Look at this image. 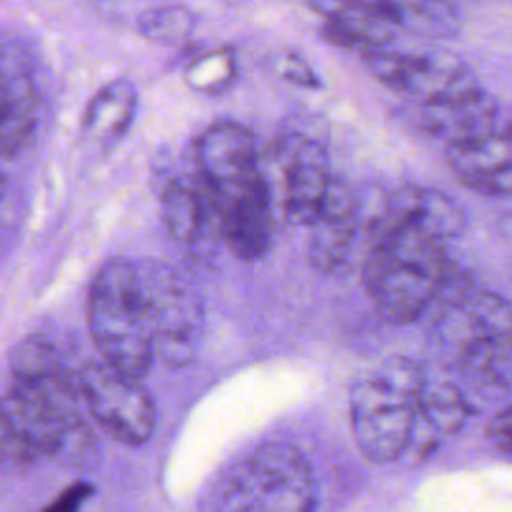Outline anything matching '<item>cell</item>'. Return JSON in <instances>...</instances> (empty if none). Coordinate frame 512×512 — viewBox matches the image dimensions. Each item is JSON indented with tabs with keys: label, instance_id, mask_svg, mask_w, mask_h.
<instances>
[{
	"label": "cell",
	"instance_id": "obj_1",
	"mask_svg": "<svg viewBox=\"0 0 512 512\" xmlns=\"http://www.w3.org/2000/svg\"><path fill=\"white\" fill-rule=\"evenodd\" d=\"M382 196L368 210L360 272L378 316L402 326L426 316L452 262L442 242L412 224L388 220Z\"/></svg>",
	"mask_w": 512,
	"mask_h": 512
},
{
	"label": "cell",
	"instance_id": "obj_2",
	"mask_svg": "<svg viewBox=\"0 0 512 512\" xmlns=\"http://www.w3.org/2000/svg\"><path fill=\"white\" fill-rule=\"evenodd\" d=\"M428 346L476 394H512V302L474 284L436 302L428 314Z\"/></svg>",
	"mask_w": 512,
	"mask_h": 512
},
{
	"label": "cell",
	"instance_id": "obj_3",
	"mask_svg": "<svg viewBox=\"0 0 512 512\" xmlns=\"http://www.w3.org/2000/svg\"><path fill=\"white\" fill-rule=\"evenodd\" d=\"M424 368L406 356L386 358L350 386V430L360 454L374 464L400 460L414 424Z\"/></svg>",
	"mask_w": 512,
	"mask_h": 512
},
{
	"label": "cell",
	"instance_id": "obj_4",
	"mask_svg": "<svg viewBox=\"0 0 512 512\" xmlns=\"http://www.w3.org/2000/svg\"><path fill=\"white\" fill-rule=\"evenodd\" d=\"M308 460L286 442H266L230 464L210 488L202 512H314Z\"/></svg>",
	"mask_w": 512,
	"mask_h": 512
},
{
	"label": "cell",
	"instance_id": "obj_5",
	"mask_svg": "<svg viewBox=\"0 0 512 512\" xmlns=\"http://www.w3.org/2000/svg\"><path fill=\"white\" fill-rule=\"evenodd\" d=\"M86 322L104 364L136 380L148 374L156 358L146 326L136 260L112 258L100 266L88 290Z\"/></svg>",
	"mask_w": 512,
	"mask_h": 512
},
{
	"label": "cell",
	"instance_id": "obj_6",
	"mask_svg": "<svg viewBox=\"0 0 512 512\" xmlns=\"http://www.w3.org/2000/svg\"><path fill=\"white\" fill-rule=\"evenodd\" d=\"M136 274L154 358L170 368L190 364L204 332L198 286L182 270L158 260H136Z\"/></svg>",
	"mask_w": 512,
	"mask_h": 512
},
{
	"label": "cell",
	"instance_id": "obj_7",
	"mask_svg": "<svg viewBox=\"0 0 512 512\" xmlns=\"http://www.w3.org/2000/svg\"><path fill=\"white\" fill-rule=\"evenodd\" d=\"M358 56L380 84L402 94L406 102H446L482 90L472 68L450 52H402L378 46Z\"/></svg>",
	"mask_w": 512,
	"mask_h": 512
},
{
	"label": "cell",
	"instance_id": "obj_8",
	"mask_svg": "<svg viewBox=\"0 0 512 512\" xmlns=\"http://www.w3.org/2000/svg\"><path fill=\"white\" fill-rule=\"evenodd\" d=\"M82 408L114 440L126 446L144 444L156 426L152 396L142 380L130 378L102 360L74 368Z\"/></svg>",
	"mask_w": 512,
	"mask_h": 512
},
{
	"label": "cell",
	"instance_id": "obj_9",
	"mask_svg": "<svg viewBox=\"0 0 512 512\" xmlns=\"http://www.w3.org/2000/svg\"><path fill=\"white\" fill-rule=\"evenodd\" d=\"M194 158L212 206L246 192L264 176L254 134L234 120L208 124L194 144Z\"/></svg>",
	"mask_w": 512,
	"mask_h": 512
},
{
	"label": "cell",
	"instance_id": "obj_10",
	"mask_svg": "<svg viewBox=\"0 0 512 512\" xmlns=\"http://www.w3.org/2000/svg\"><path fill=\"white\" fill-rule=\"evenodd\" d=\"M366 248L364 198L342 178L332 176L324 204L310 224L308 260L326 276H344Z\"/></svg>",
	"mask_w": 512,
	"mask_h": 512
},
{
	"label": "cell",
	"instance_id": "obj_11",
	"mask_svg": "<svg viewBox=\"0 0 512 512\" xmlns=\"http://www.w3.org/2000/svg\"><path fill=\"white\" fill-rule=\"evenodd\" d=\"M272 156L282 168L284 216L292 224L310 228L332 182L326 146L314 136L288 132L278 138Z\"/></svg>",
	"mask_w": 512,
	"mask_h": 512
},
{
	"label": "cell",
	"instance_id": "obj_12",
	"mask_svg": "<svg viewBox=\"0 0 512 512\" xmlns=\"http://www.w3.org/2000/svg\"><path fill=\"white\" fill-rule=\"evenodd\" d=\"M212 210L218 234L236 258L256 262L268 254L274 236V192L266 172L252 188Z\"/></svg>",
	"mask_w": 512,
	"mask_h": 512
},
{
	"label": "cell",
	"instance_id": "obj_13",
	"mask_svg": "<svg viewBox=\"0 0 512 512\" xmlns=\"http://www.w3.org/2000/svg\"><path fill=\"white\" fill-rule=\"evenodd\" d=\"M444 162L474 194L484 198L512 196V142L498 130L446 144Z\"/></svg>",
	"mask_w": 512,
	"mask_h": 512
},
{
	"label": "cell",
	"instance_id": "obj_14",
	"mask_svg": "<svg viewBox=\"0 0 512 512\" xmlns=\"http://www.w3.org/2000/svg\"><path fill=\"white\" fill-rule=\"evenodd\" d=\"M400 116L418 132L440 138L446 144L496 132L498 104L482 88L470 96L432 104L404 102Z\"/></svg>",
	"mask_w": 512,
	"mask_h": 512
},
{
	"label": "cell",
	"instance_id": "obj_15",
	"mask_svg": "<svg viewBox=\"0 0 512 512\" xmlns=\"http://www.w3.org/2000/svg\"><path fill=\"white\" fill-rule=\"evenodd\" d=\"M468 416L470 404L460 386L426 380L418 396L408 446L400 460L414 464L428 458L464 426Z\"/></svg>",
	"mask_w": 512,
	"mask_h": 512
},
{
	"label": "cell",
	"instance_id": "obj_16",
	"mask_svg": "<svg viewBox=\"0 0 512 512\" xmlns=\"http://www.w3.org/2000/svg\"><path fill=\"white\" fill-rule=\"evenodd\" d=\"M382 208L388 220L412 224L442 244L462 236L468 226L464 206L436 188L398 186L384 192Z\"/></svg>",
	"mask_w": 512,
	"mask_h": 512
},
{
	"label": "cell",
	"instance_id": "obj_17",
	"mask_svg": "<svg viewBox=\"0 0 512 512\" xmlns=\"http://www.w3.org/2000/svg\"><path fill=\"white\" fill-rule=\"evenodd\" d=\"M322 18L326 42L362 54L370 48L390 46L398 26L362 0H308Z\"/></svg>",
	"mask_w": 512,
	"mask_h": 512
},
{
	"label": "cell",
	"instance_id": "obj_18",
	"mask_svg": "<svg viewBox=\"0 0 512 512\" xmlns=\"http://www.w3.org/2000/svg\"><path fill=\"white\" fill-rule=\"evenodd\" d=\"M38 94L26 66L0 54V158L18 152L34 132Z\"/></svg>",
	"mask_w": 512,
	"mask_h": 512
},
{
	"label": "cell",
	"instance_id": "obj_19",
	"mask_svg": "<svg viewBox=\"0 0 512 512\" xmlns=\"http://www.w3.org/2000/svg\"><path fill=\"white\" fill-rule=\"evenodd\" d=\"M138 108L136 88L126 78L106 82L88 102L80 134L96 150L114 148L130 130Z\"/></svg>",
	"mask_w": 512,
	"mask_h": 512
},
{
	"label": "cell",
	"instance_id": "obj_20",
	"mask_svg": "<svg viewBox=\"0 0 512 512\" xmlns=\"http://www.w3.org/2000/svg\"><path fill=\"white\" fill-rule=\"evenodd\" d=\"M160 214L168 236L174 242L188 246L198 242L210 224L216 226V214L206 190L182 180L164 184L160 194Z\"/></svg>",
	"mask_w": 512,
	"mask_h": 512
},
{
	"label": "cell",
	"instance_id": "obj_21",
	"mask_svg": "<svg viewBox=\"0 0 512 512\" xmlns=\"http://www.w3.org/2000/svg\"><path fill=\"white\" fill-rule=\"evenodd\" d=\"M388 16L398 30L426 38H450L460 28L458 6L450 0H362Z\"/></svg>",
	"mask_w": 512,
	"mask_h": 512
},
{
	"label": "cell",
	"instance_id": "obj_22",
	"mask_svg": "<svg viewBox=\"0 0 512 512\" xmlns=\"http://www.w3.org/2000/svg\"><path fill=\"white\" fill-rule=\"evenodd\" d=\"M138 32L150 42L178 44L186 40L194 28L192 14L182 6L146 8L134 22Z\"/></svg>",
	"mask_w": 512,
	"mask_h": 512
},
{
	"label": "cell",
	"instance_id": "obj_23",
	"mask_svg": "<svg viewBox=\"0 0 512 512\" xmlns=\"http://www.w3.org/2000/svg\"><path fill=\"white\" fill-rule=\"evenodd\" d=\"M38 462L28 438L0 402V474H18Z\"/></svg>",
	"mask_w": 512,
	"mask_h": 512
},
{
	"label": "cell",
	"instance_id": "obj_24",
	"mask_svg": "<svg viewBox=\"0 0 512 512\" xmlns=\"http://www.w3.org/2000/svg\"><path fill=\"white\" fill-rule=\"evenodd\" d=\"M232 58L226 54H204L186 68V80L194 90L218 92L232 80Z\"/></svg>",
	"mask_w": 512,
	"mask_h": 512
},
{
	"label": "cell",
	"instance_id": "obj_25",
	"mask_svg": "<svg viewBox=\"0 0 512 512\" xmlns=\"http://www.w3.org/2000/svg\"><path fill=\"white\" fill-rule=\"evenodd\" d=\"M276 70L284 80H288L292 84H298V86H304V88H318L322 84L320 78L316 76L314 68L296 52L282 54L278 58Z\"/></svg>",
	"mask_w": 512,
	"mask_h": 512
},
{
	"label": "cell",
	"instance_id": "obj_26",
	"mask_svg": "<svg viewBox=\"0 0 512 512\" xmlns=\"http://www.w3.org/2000/svg\"><path fill=\"white\" fill-rule=\"evenodd\" d=\"M486 436L498 450L512 454V406L494 414L486 426Z\"/></svg>",
	"mask_w": 512,
	"mask_h": 512
},
{
	"label": "cell",
	"instance_id": "obj_27",
	"mask_svg": "<svg viewBox=\"0 0 512 512\" xmlns=\"http://www.w3.org/2000/svg\"><path fill=\"white\" fill-rule=\"evenodd\" d=\"M92 494V486L88 484H74L66 492H62L52 504H48L42 512H78L86 498Z\"/></svg>",
	"mask_w": 512,
	"mask_h": 512
},
{
	"label": "cell",
	"instance_id": "obj_28",
	"mask_svg": "<svg viewBox=\"0 0 512 512\" xmlns=\"http://www.w3.org/2000/svg\"><path fill=\"white\" fill-rule=\"evenodd\" d=\"M94 4L100 10H106L110 16H126V14H134V22L138 20V16L144 12L142 8H138V0H94Z\"/></svg>",
	"mask_w": 512,
	"mask_h": 512
},
{
	"label": "cell",
	"instance_id": "obj_29",
	"mask_svg": "<svg viewBox=\"0 0 512 512\" xmlns=\"http://www.w3.org/2000/svg\"><path fill=\"white\" fill-rule=\"evenodd\" d=\"M504 136L512 142V116H510V120L506 122V132H504Z\"/></svg>",
	"mask_w": 512,
	"mask_h": 512
}]
</instances>
